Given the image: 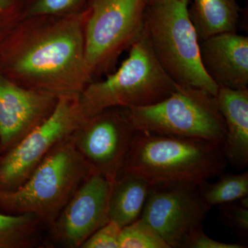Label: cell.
<instances>
[{"mask_svg":"<svg viewBox=\"0 0 248 248\" xmlns=\"http://www.w3.org/2000/svg\"><path fill=\"white\" fill-rule=\"evenodd\" d=\"M190 0H150L145 29L163 69L177 84L216 97L218 86L204 70L200 42L188 15Z\"/></svg>","mask_w":248,"mask_h":248,"instance_id":"5","label":"cell"},{"mask_svg":"<svg viewBox=\"0 0 248 248\" xmlns=\"http://www.w3.org/2000/svg\"><path fill=\"white\" fill-rule=\"evenodd\" d=\"M152 186L141 177L120 174L112 182L109 218L121 228L141 217Z\"/></svg>","mask_w":248,"mask_h":248,"instance_id":"16","label":"cell"},{"mask_svg":"<svg viewBox=\"0 0 248 248\" xmlns=\"http://www.w3.org/2000/svg\"><path fill=\"white\" fill-rule=\"evenodd\" d=\"M122 228L113 221H109L86 240L81 248H120Z\"/></svg>","mask_w":248,"mask_h":248,"instance_id":"22","label":"cell"},{"mask_svg":"<svg viewBox=\"0 0 248 248\" xmlns=\"http://www.w3.org/2000/svg\"><path fill=\"white\" fill-rule=\"evenodd\" d=\"M120 248H170L148 223L138 218L122 228Z\"/></svg>","mask_w":248,"mask_h":248,"instance_id":"19","label":"cell"},{"mask_svg":"<svg viewBox=\"0 0 248 248\" xmlns=\"http://www.w3.org/2000/svg\"><path fill=\"white\" fill-rule=\"evenodd\" d=\"M135 133L123 108L114 107L86 117L72 138L93 172L114 182Z\"/></svg>","mask_w":248,"mask_h":248,"instance_id":"9","label":"cell"},{"mask_svg":"<svg viewBox=\"0 0 248 248\" xmlns=\"http://www.w3.org/2000/svg\"><path fill=\"white\" fill-rule=\"evenodd\" d=\"M150 0H90L85 50L95 78L115 71L121 55L141 36Z\"/></svg>","mask_w":248,"mask_h":248,"instance_id":"7","label":"cell"},{"mask_svg":"<svg viewBox=\"0 0 248 248\" xmlns=\"http://www.w3.org/2000/svg\"><path fill=\"white\" fill-rule=\"evenodd\" d=\"M201 61L218 86L239 90L248 86V37L224 32L200 42Z\"/></svg>","mask_w":248,"mask_h":248,"instance_id":"13","label":"cell"},{"mask_svg":"<svg viewBox=\"0 0 248 248\" xmlns=\"http://www.w3.org/2000/svg\"><path fill=\"white\" fill-rule=\"evenodd\" d=\"M136 131L224 143L226 126L216 97L202 89L176 85L164 100L146 107L123 108Z\"/></svg>","mask_w":248,"mask_h":248,"instance_id":"6","label":"cell"},{"mask_svg":"<svg viewBox=\"0 0 248 248\" xmlns=\"http://www.w3.org/2000/svg\"><path fill=\"white\" fill-rule=\"evenodd\" d=\"M93 174L71 135L50 152L22 185L0 191V210L10 215H35L42 226L49 228Z\"/></svg>","mask_w":248,"mask_h":248,"instance_id":"3","label":"cell"},{"mask_svg":"<svg viewBox=\"0 0 248 248\" xmlns=\"http://www.w3.org/2000/svg\"><path fill=\"white\" fill-rule=\"evenodd\" d=\"M239 244H227L211 239L205 234L203 227L196 228L186 237L182 248H245Z\"/></svg>","mask_w":248,"mask_h":248,"instance_id":"23","label":"cell"},{"mask_svg":"<svg viewBox=\"0 0 248 248\" xmlns=\"http://www.w3.org/2000/svg\"><path fill=\"white\" fill-rule=\"evenodd\" d=\"M240 204L226 203L220 205L221 216L227 224L247 237L248 234V197L239 200Z\"/></svg>","mask_w":248,"mask_h":248,"instance_id":"21","label":"cell"},{"mask_svg":"<svg viewBox=\"0 0 248 248\" xmlns=\"http://www.w3.org/2000/svg\"><path fill=\"white\" fill-rule=\"evenodd\" d=\"M89 2L90 0H25L22 18L73 16L84 11Z\"/></svg>","mask_w":248,"mask_h":248,"instance_id":"20","label":"cell"},{"mask_svg":"<svg viewBox=\"0 0 248 248\" xmlns=\"http://www.w3.org/2000/svg\"><path fill=\"white\" fill-rule=\"evenodd\" d=\"M128 58L106 79L90 83L79 102L86 117L109 108L146 107L164 100L176 84L155 56L146 29L129 48Z\"/></svg>","mask_w":248,"mask_h":248,"instance_id":"4","label":"cell"},{"mask_svg":"<svg viewBox=\"0 0 248 248\" xmlns=\"http://www.w3.org/2000/svg\"><path fill=\"white\" fill-rule=\"evenodd\" d=\"M240 13L236 0H193L188 8L199 42L224 32H236Z\"/></svg>","mask_w":248,"mask_h":248,"instance_id":"15","label":"cell"},{"mask_svg":"<svg viewBox=\"0 0 248 248\" xmlns=\"http://www.w3.org/2000/svg\"><path fill=\"white\" fill-rule=\"evenodd\" d=\"M86 118L79 99H60L40 125L0 159V191L22 185L57 145L74 133Z\"/></svg>","mask_w":248,"mask_h":248,"instance_id":"8","label":"cell"},{"mask_svg":"<svg viewBox=\"0 0 248 248\" xmlns=\"http://www.w3.org/2000/svg\"><path fill=\"white\" fill-rule=\"evenodd\" d=\"M209 209L198 185L174 184L152 186L141 217L170 248H182L187 236L202 221Z\"/></svg>","mask_w":248,"mask_h":248,"instance_id":"10","label":"cell"},{"mask_svg":"<svg viewBox=\"0 0 248 248\" xmlns=\"http://www.w3.org/2000/svg\"><path fill=\"white\" fill-rule=\"evenodd\" d=\"M25 0H0V17L21 16Z\"/></svg>","mask_w":248,"mask_h":248,"instance_id":"24","label":"cell"},{"mask_svg":"<svg viewBox=\"0 0 248 248\" xmlns=\"http://www.w3.org/2000/svg\"><path fill=\"white\" fill-rule=\"evenodd\" d=\"M58 99L0 73V152L6 153L51 115Z\"/></svg>","mask_w":248,"mask_h":248,"instance_id":"12","label":"cell"},{"mask_svg":"<svg viewBox=\"0 0 248 248\" xmlns=\"http://www.w3.org/2000/svg\"><path fill=\"white\" fill-rule=\"evenodd\" d=\"M216 99L226 126L225 156L235 167L244 169L248 165V89L218 86Z\"/></svg>","mask_w":248,"mask_h":248,"instance_id":"14","label":"cell"},{"mask_svg":"<svg viewBox=\"0 0 248 248\" xmlns=\"http://www.w3.org/2000/svg\"><path fill=\"white\" fill-rule=\"evenodd\" d=\"M112 185L100 174H91L48 228L54 242L65 248H80L94 232L108 223Z\"/></svg>","mask_w":248,"mask_h":248,"instance_id":"11","label":"cell"},{"mask_svg":"<svg viewBox=\"0 0 248 248\" xmlns=\"http://www.w3.org/2000/svg\"><path fill=\"white\" fill-rule=\"evenodd\" d=\"M226 163L223 146L215 142L136 131L120 174L141 177L152 186L199 185L223 174Z\"/></svg>","mask_w":248,"mask_h":248,"instance_id":"2","label":"cell"},{"mask_svg":"<svg viewBox=\"0 0 248 248\" xmlns=\"http://www.w3.org/2000/svg\"><path fill=\"white\" fill-rule=\"evenodd\" d=\"M199 192L205 206L232 203L248 197V172L227 174L215 183L206 181L198 185Z\"/></svg>","mask_w":248,"mask_h":248,"instance_id":"18","label":"cell"},{"mask_svg":"<svg viewBox=\"0 0 248 248\" xmlns=\"http://www.w3.org/2000/svg\"><path fill=\"white\" fill-rule=\"evenodd\" d=\"M89 10L68 16L22 18L10 33L0 71L19 86L60 99H79L93 81L86 60Z\"/></svg>","mask_w":248,"mask_h":248,"instance_id":"1","label":"cell"},{"mask_svg":"<svg viewBox=\"0 0 248 248\" xmlns=\"http://www.w3.org/2000/svg\"><path fill=\"white\" fill-rule=\"evenodd\" d=\"M40 220L31 214L0 213V248H31L39 244Z\"/></svg>","mask_w":248,"mask_h":248,"instance_id":"17","label":"cell"}]
</instances>
